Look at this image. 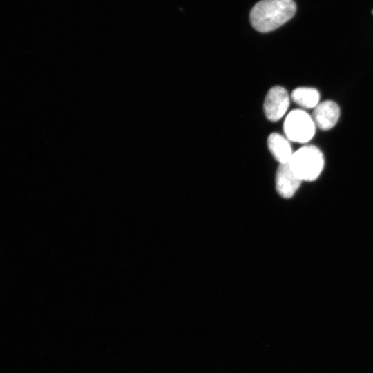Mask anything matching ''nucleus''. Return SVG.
I'll return each mask as SVG.
<instances>
[{"label": "nucleus", "mask_w": 373, "mask_h": 373, "mask_svg": "<svg viewBox=\"0 0 373 373\" xmlns=\"http://www.w3.org/2000/svg\"><path fill=\"white\" fill-rule=\"evenodd\" d=\"M302 180L294 173L289 162L280 164L276 175V187L279 195L285 198L292 197Z\"/></svg>", "instance_id": "39448f33"}, {"label": "nucleus", "mask_w": 373, "mask_h": 373, "mask_svg": "<svg viewBox=\"0 0 373 373\" xmlns=\"http://www.w3.org/2000/svg\"><path fill=\"white\" fill-rule=\"evenodd\" d=\"M283 130L289 140L298 143H307L315 134L316 124L307 113L300 109H295L287 115L283 124Z\"/></svg>", "instance_id": "7ed1b4c3"}, {"label": "nucleus", "mask_w": 373, "mask_h": 373, "mask_svg": "<svg viewBox=\"0 0 373 373\" xmlns=\"http://www.w3.org/2000/svg\"><path fill=\"white\" fill-rule=\"evenodd\" d=\"M289 164L302 181H313L323 169L324 157L318 147L307 145L294 152Z\"/></svg>", "instance_id": "f03ea898"}, {"label": "nucleus", "mask_w": 373, "mask_h": 373, "mask_svg": "<svg viewBox=\"0 0 373 373\" xmlns=\"http://www.w3.org/2000/svg\"><path fill=\"white\" fill-rule=\"evenodd\" d=\"M267 146L274 157L280 164L289 162L294 153L287 139L277 133L269 135Z\"/></svg>", "instance_id": "0eeeda50"}, {"label": "nucleus", "mask_w": 373, "mask_h": 373, "mask_svg": "<svg viewBox=\"0 0 373 373\" xmlns=\"http://www.w3.org/2000/svg\"><path fill=\"white\" fill-rule=\"evenodd\" d=\"M372 14H373V10H372Z\"/></svg>", "instance_id": "1a4fd4ad"}, {"label": "nucleus", "mask_w": 373, "mask_h": 373, "mask_svg": "<svg viewBox=\"0 0 373 373\" xmlns=\"http://www.w3.org/2000/svg\"><path fill=\"white\" fill-rule=\"evenodd\" d=\"M339 117V106L331 100L319 103L312 113V119L316 126L324 131L332 128L336 124Z\"/></svg>", "instance_id": "423d86ee"}, {"label": "nucleus", "mask_w": 373, "mask_h": 373, "mask_svg": "<svg viewBox=\"0 0 373 373\" xmlns=\"http://www.w3.org/2000/svg\"><path fill=\"white\" fill-rule=\"evenodd\" d=\"M289 105L287 91L281 86H274L267 93L264 102V111L267 118L271 122L280 119Z\"/></svg>", "instance_id": "20e7f679"}, {"label": "nucleus", "mask_w": 373, "mask_h": 373, "mask_svg": "<svg viewBox=\"0 0 373 373\" xmlns=\"http://www.w3.org/2000/svg\"><path fill=\"white\" fill-rule=\"evenodd\" d=\"M296 10L294 0H261L251 10V23L257 31L269 32L291 19Z\"/></svg>", "instance_id": "f257e3e1"}, {"label": "nucleus", "mask_w": 373, "mask_h": 373, "mask_svg": "<svg viewBox=\"0 0 373 373\" xmlns=\"http://www.w3.org/2000/svg\"><path fill=\"white\" fill-rule=\"evenodd\" d=\"M291 97L301 107L312 108L319 104L320 94L314 88L299 87L292 91Z\"/></svg>", "instance_id": "6e6552de"}]
</instances>
